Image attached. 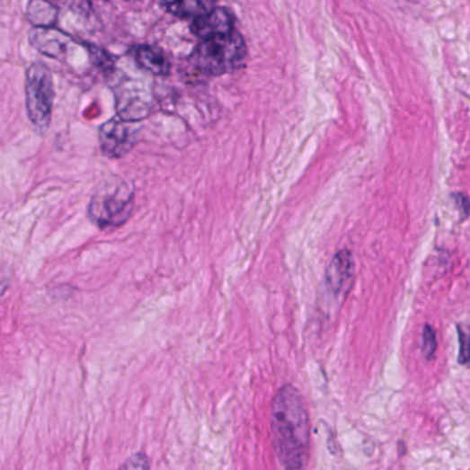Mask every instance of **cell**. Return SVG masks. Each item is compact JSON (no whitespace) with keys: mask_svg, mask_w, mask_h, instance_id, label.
Segmentation results:
<instances>
[{"mask_svg":"<svg viewBox=\"0 0 470 470\" xmlns=\"http://www.w3.org/2000/svg\"><path fill=\"white\" fill-rule=\"evenodd\" d=\"M27 15L33 27L50 28L58 18V9L49 0H31Z\"/></svg>","mask_w":470,"mask_h":470,"instance_id":"cell-11","label":"cell"},{"mask_svg":"<svg viewBox=\"0 0 470 470\" xmlns=\"http://www.w3.org/2000/svg\"><path fill=\"white\" fill-rule=\"evenodd\" d=\"M135 61L139 67L155 76H168L171 72V62L165 53L157 46H137L135 49Z\"/></svg>","mask_w":470,"mask_h":470,"instance_id":"cell-9","label":"cell"},{"mask_svg":"<svg viewBox=\"0 0 470 470\" xmlns=\"http://www.w3.org/2000/svg\"><path fill=\"white\" fill-rule=\"evenodd\" d=\"M30 40L36 50L54 59H65L70 44L74 43L69 35L54 27L33 28Z\"/></svg>","mask_w":470,"mask_h":470,"instance_id":"cell-8","label":"cell"},{"mask_svg":"<svg viewBox=\"0 0 470 470\" xmlns=\"http://www.w3.org/2000/svg\"><path fill=\"white\" fill-rule=\"evenodd\" d=\"M191 30L200 40L228 35L235 31V18L227 9L217 7L193 20Z\"/></svg>","mask_w":470,"mask_h":470,"instance_id":"cell-7","label":"cell"},{"mask_svg":"<svg viewBox=\"0 0 470 470\" xmlns=\"http://www.w3.org/2000/svg\"><path fill=\"white\" fill-rule=\"evenodd\" d=\"M436 350H438L436 331L430 324H425L424 332H422V354H424L425 359L432 360Z\"/></svg>","mask_w":470,"mask_h":470,"instance_id":"cell-13","label":"cell"},{"mask_svg":"<svg viewBox=\"0 0 470 470\" xmlns=\"http://www.w3.org/2000/svg\"><path fill=\"white\" fill-rule=\"evenodd\" d=\"M457 331H458L459 340L458 362L466 366L470 363V327L458 324Z\"/></svg>","mask_w":470,"mask_h":470,"instance_id":"cell-12","label":"cell"},{"mask_svg":"<svg viewBox=\"0 0 470 470\" xmlns=\"http://www.w3.org/2000/svg\"><path fill=\"white\" fill-rule=\"evenodd\" d=\"M454 202H456L457 208L459 212L464 215V217H467L470 215V200L466 194L456 193L453 194Z\"/></svg>","mask_w":470,"mask_h":470,"instance_id":"cell-16","label":"cell"},{"mask_svg":"<svg viewBox=\"0 0 470 470\" xmlns=\"http://www.w3.org/2000/svg\"><path fill=\"white\" fill-rule=\"evenodd\" d=\"M248 49L237 31L228 35L201 40L191 54V64L201 74L220 76L240 69L245 65Z\"/></svg>","mask_w":470,"mask_h":470,"instance_id":"cell-2","label":"cell"},{"mask_svg":"<svg viewBox=\"0 0 470 470\" xmlns=\"http://www.w3.org/2000/svg\"><path fill=\"white\" fill-rule=\"evenodd\" d=\"M119 470H150L149 458L145 453H135L121 464Z\"/></svg>","mask_w":470,"mask_h":470,"instance_id":"cell-14","label":"cell"},{"mask_svg":"<svg viewBox=\"0 0 470 470\" xmlns=\"http://www.w3.org/2000/svg\"><path fill=\"white\" fill-rule=\"evenodd\" d=\"M88 50H90L91 58H93V64L95 67H100L102 70H111V59L108 54L103 53L101 49L98 47L88 46Z\"/></svg>","mask_w":470,"mask_h":470,"instance_id":"cell-15","label":"cell"},{"mask_svg":"<svg viewBox=\"0 0 470 470\" xmlns=\"http://www.w3.org/2000/svg\"><path fill=\"white\" fill-rule=\"evenodd\" d=\"M219 0H160L161 6L165 12L179 18H196L207 14L215 9Z\"/></svg>","mask_w":470,"mask_h":470,"instance_id":"cell-10","label":"cell"},{"mask_svg":"<svg viewBox=\"0 0 470 470\" xmlns=\"http://www.w3.org/2000/svg\"><path fill=\"white\" fill-rule=\"evenodd\" d=\"M25 97L31 123L39 131H46L50 126L54 103L53 76L46 65L35 62L28 67Z\"/></svg>","mask_w":470,"mask_h":470,"instance_id":"cell-4","label":"cell"},{"mask_svg":"<svg viewBox=\"0 0 470 470\" xmlns=\"http://www.w3.org/2000/svg\"><path fill=\"white\" fill-rule=\"evenodd\" d=\"M134 191L119 176L103 181L93 191L88 205V217L98 227H119L131 217Z\"/></svg>","mask_w":470,"mask_h":470,"instance_id":"cell-3","label":"cell"},{"mask_svg":"<svg viewBox=\"0 0 470 470\" xmlns=\"http://www.w3.org/2000/svg\"><path fill=\"white\" fill-rule=\"evenodd\" d=\"M131 121L120 117L106 121L100 129V144L103 155L109 158H120L134 147L137 131L129 126Z\"/></svg>","mask_w":470,"mask_h":470,"instance_id":"cell-5","label":"cell"},{"mask_svg":"<svg viewBox=\"0 0 470 470\" xmlns=\"http://www.w3.org/2000/svg\"><path fill=\"white\" fill-rule=\"evenodd\" d=\"M355 263L354 257L347 249L340 251L327 267L324 274V288L336 301L347 297L352 284H354Z\"/></svg>","mask_w":470,"mask_h":470,"instance_id":"cell-6","label":"cell"},{"mask_svg":"<svg viewBox=\"0 0 470 470\" xmlns=\"http://www.w3.org/2000/svg\"><path fill=\"white\" fill-rule=\"evenodd\" d=\"M272 446L284 470H306L310 459L311 424L307 404L296 386H282L270 412Z\"/></svg>","mask_w":470,"mask_h":470,"instance_id":"cell-1","label":"cell"}]
</instances>
